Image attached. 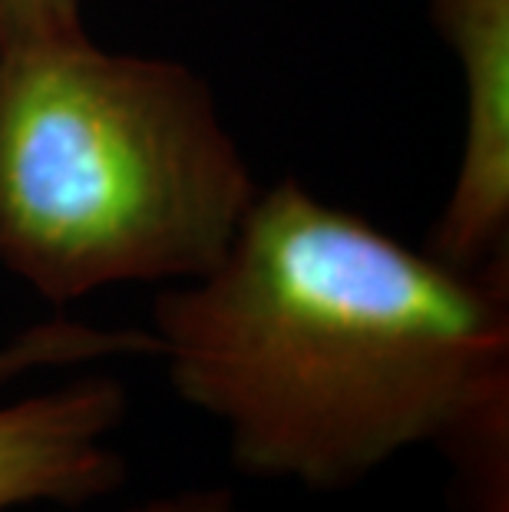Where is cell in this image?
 <instances>
[{"label": "cell", "mask_w": 509, "mask_h": 512, "mask_svg": "<svg viewBox=\"0 0 509 512\" xmlns=\"http://www.w3.org/2000/svg\"><path fill=\"white\" fill-rule=\"evenodd\" d=\"M153 337L238 473L341 493L509 397V265L453 268L281 179Z\"/></svg>", "instance_id": "obj_1"}, {"label": "cell", "mask_w": 509, "mask_h": 512, "mask_svg": "<svg viewBox=\"0 0 509 512\" xmlns=\"http://www.w3.org/2000/svg\"><path fill=\"white\" fill-rule=\"evenodd\" d=\"M258 192L186 63L86 30L0 47V265L43 301L202 278Z\"/></svg>", "instance_id": "obj_2"}, {"label": "cell", "mask_w": 509, "mask_h": 512, "mask_svg": "<svg viewBox=\"0 0 509 512\" xmlns=\"http://www.w3.org/2000/svg\"><path fill=\"white\" fill-rule=\"evenodd\" d=\"M467 86V136L427 252L463 271L509 265V0H430Z\"/></svg>", "instance_id": "obj_3"}, {"label": "cell", "mask_w": 509, "mask_h": 512, "mask_svg": "<svg viewBox=\"0 0 509 512\" xmlns=\"http://www.w3.org/2000/svg\"><path fill=\"white\" fill-rule=\"evenodd\" d=\"M126 413V387L106 374L0 403V512L116 493L129 473L116 443Z\"/></svg>", "instance_id": "obj_4"}, {"label": "cell", "mask_w": 509, "mask_h": 512, "mask_svg": "<svg viewBox=\"0 0 509 512\" xmlns=\"http://www.w3.org/2000/svg\"><path fill=\"white\" fill-rule=\"evenodd\" d=\"M116 357H159L153 331L93 328V324L67 318L40 321L0 344V390L34 370L83 367L116 361Z\"/></svg>", "instance_id": "obj_5"}, {"label": "cell", "mask_w": 509, "mask_h": 512, "mask_svg": "<svg viewBox=\"0 0 509 512\" xmlns=\"http://www.w3.org/2000/svg\"><path fill=\"white\" fill-rule=\"evenodd\" d=\"M437 450L453 470V512H509V397L470 413Z\"/></svg>", "instance_id": "obj_6"}, {"label": "cell", "mask_w": 509, "mask_h": 512, "mask_svg": "<svg viewBox=\"0 0 509 512\" xmlns=\"http://www.w3.org/2000/svg\"><path fill=\"white\" fill-rule=\"evenodd\" d=\"M83 30L80 0H0V47Z\"/></svg>", "instance_id": "obj_7"}, {"label": "cell", "mask_w": 509, "mask_h": 512, "mask_svg": "<svg viewBox=\"0 0 509 512\" xmlns=\"http://www.w3.org/2000/svg\"><path fill=\"white\" fill-rule=\"evenodd\" d=\"M119 512H252L232 486H186L162 496H146Z\"/></svg>", "instance_id": "obj_8"}]
</instances>
